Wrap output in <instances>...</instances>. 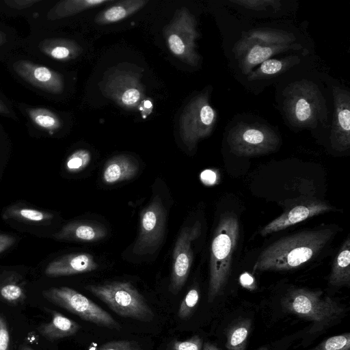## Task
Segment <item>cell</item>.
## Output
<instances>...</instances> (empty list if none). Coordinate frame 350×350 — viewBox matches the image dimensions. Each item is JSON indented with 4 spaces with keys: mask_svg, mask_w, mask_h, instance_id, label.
Segmentation results:
<instances>
[{
    "mask_svg": "<svg viewBox=\"0 0 350 350\" xmlns=\"http://www.w3.org/2000/svg\"><path fill=\"white\" fill-rule=\"evenodd\" d=\"M334 231L329 228L301 231L278 239L257 258L254 271L291 270L308 262L328 243Z\"/></svg>",
    "mask_w": 350,
    "mask_h": 350,
    "instance_id": "6da1fadb",
    "label": "cell"
},
{
    "mask_svg": "<svg viewBox=\"0 0 350 350\" xmlns=\"http://www.w3.org/2000/svg\"><path fill=\"white\" fill-rule=\"evenodd\" d=\"M239 235V223L234 213L221 215L211 245L208 301L220 295L230 275L232 258Z\"/></svg>",
    "mask_w": 350,
    "mask_h": 350,
    "instance_id": "7a4b0ae2",
    "label": "cell"
},
{
    "mask_svg": "<svg viewBox=\"0 0 350 350\" xmlns=\"http://www.w3.org/2000/svg\"><path fill=\"white\" fill-rule=\"evenodd\" d=\"M283 110L292 126L314 129L326 123V101L319 88L312 81L301 79L288 84L283 92Z\"/></svg>",
    "mask_w": 350,
    "mask_h": 350,
    "instance_id": "3957f363",
    "label": "cell"
},
{
    "mask_svg": "<svg viewBox=\"0 0 350 350\" xmlns=\"http://www.w3.org/2000/svg\"><path fill=\"white\" fill-rule=\"evenodd\" d=\"M284 310L313 323L311 333L323 330L336 322L345 313V308L330 297H323L321 291L307 288L289 290L282 299Z\"/></svg>",
    "mask_w": 350,
    "mask_h": 350,
    "instance_id": "277c9868",
    "label": "cell"
},
{
    "mask_svg": "<svg viewBox=\"0 0 350 350\" xmlns=\"http://www.w3.org/2000/svg\"><path fill=\"white\" fill-rule=\"evenodd\" d=\"M85 288L123 318L150 322L154 314L144 297L129 282L88 284Z\"/></svg>",
    "mask_w": 350,
    "mask_h": 350,
    "instance_id": "5b68a950",
    "label": "cell"
},
{
    "mask_svg": "<svg viewBox=\"0 0 350 350\" xmlns=\"http://www.w3.org/2000/svg\"><path fill=\"white\" fill-rule=\"evenodd\" d=\"M135 67L119 64L107 70L99 83L103 94L126 110L136 109L145 98V88L141 81L143 70Z\"/></svg>",
    "mask_w": 350,
    "mask_h": 350,
    "instance_id": "8992f818",
    "label": "cell"
},
{
    "mask_svg": "<svg viewBox=\"0 0 350 350\" xmlns=\"http://www.w3.org/2000/svg\"><path fill=\"white\" fill-rule=\"evenodd\" d=\"M230 151L239 157H255L273 152L281 139L271 127L259 123L239 122L228 132Z\"/></svg>",
    "mask_w": 350,
    "mask_h": 350,
    "instance_id": "52a82bcc",
    "label": "cell"
},
{
    "mask_svg": "<svg viewBox=\"0 0 350 350\" xmlns=\"http://www.w3.org/2000/svg\"><path fill=\"white\" fill-rule=\"evenodd\" d=\"M163 33L167 46L174 56L189 66H198L200 57L196 51V41L199 38L197 21L187 8L176 10Z\"/></svg>",
    "mask_w": 350,
    "mask_h": 350,
    "instance_id": "ba28073f",
    "label": "cell"
},
{
    "mask_svg": "<svg viewBox=\"0 0 350 350\" xmlns=\"http://www.w3.org/2000/svg\"><path fill=\"white\" fill-rule=\"evenodd\" d=\"M51 303L98 326L120 330L121 325L106 310L76 290L67 287H53L42 291Z\"/></svg>",
    "mask_w": 350,
    "mask_h": 350,
    "instance_id": "9c48e42d",
    "label": "cell"
},
{
    "mask_svg": "<svg viewBox=\"0 0 350 350\" xmlns=\"http://www.w3.org/2000/svg\"><path fill=\"white\" fill-rule=\"evenodd\" d=\"M217 113L209 103V92L194 96L186 105L180 118V135L183 143L193 149L202 139L213 131Z\"/></svg>",
    "mask_w": 350,
    "mask_h": 350,
    "instance_id": "30bf717a",
    "label": "cell"
},
{
    "mask_svg": "<svg viewBox=\"0 0 350 350\" xmlns=\"http://www.w3.org/2000/svg\"><path fill=\"white\" fill-rule=\"evenodd\" d=\"M165 211L159 196L140 214L139 230L133 253L145 255L154 253L160 246L165 232Z\"/></svg>",
    "mask_w": 350,
    "mask_h": 350,
    "instance_id": "8fae6325",
    "label": "cell"
},
{
    "mask_svg": "<svg viewBox=\"0 0 350 350\" xmlns=\"http://www.w3.org/2000/svg\"><path fill=\"white\" fill-rule=\"evenodd\" d=\"M200 232L201 224L196 221L192 226L183 228L176 241L169 287L174 295L180 291L187 281L193 260L191 244Z\"/></svg>",
    "mask_w": 350,
    "mask_h": 350,
    "instance_id": "7c38bea8",
    "label": "cell"
},
{
    "mask_svg": "<svg viewBox=\"0 0 350 350\" xmlns=\"http://www.w3.org/2000/svg\"><path fill=\"white\" fill-rule=\"evenodd\" d=\"M334 113L330 134L332 148L344 152L350 148V93L339 87H333Z\"/></svg>",
    "mask_w": 350,
    "mask_h": 350,
    "instance_id": "4fadbf2b",
    "label": "cell"
},
{
    "mask_svg": "<svg viewBox=\"0 0 350 350\" xmlns=\"http://www.w3.org/2000/svg\"><path fill=\"white\" fill-rule=\"evenodd\" d=\"M333 207L323 201L312 199L302 200L286 210L265 226L260 231L262 237L284 230L310 217L331 211Z\"/></svg>",
    "mask_w": 350,
    "mask_h": 350,
    "instance_id": "5bb4252c",
    "label": "cell"
},
{
    "mask_svg": "<svg viewBox=\"0 0 350 350\" xmlns=\"http://www.w3.org/2000/svg\"><path fill=\"white\" fill-rule=\"evenodd\" d=\"M13 68L22 79L36 87L53 94H60L64 90L62 76L46 66L20 60L13 64Z\"/></svg>",
    "mask_w": 350,
    "mask_h": 350,
    "instance_id": "9a60e30c",
    "label": "cell"
},
{
    "mask_svg": "<svg viewBox=\"0 0 350 350\" xmlns=\"http://www.w3.org/2000/svg\"><path fill=\"white\" fill-rule=\"evenodd\" d=\"M295 40L291 32L271 28L254 29L242 33L241 38L234 44L232 52L238 59L251 46L292 44Z\"/></svg>",
    "mask_w": 350,
    "mask_h": 350,
    "instance_id": "2e32d148",
    "label": "cell"
},
{
    "mask_svg": "<svg viewBox=\"0 0 350 350\" xmlns=\"http://www.w3.org/2000/svg\"><path fill=\"white\" fill-rule=\"evenodd\" d=\"M98 267L94 257L88 253L64 256L50 262L45 269L49 277H59L91 272Z\"/></svg>",
    "mask_w": 350,
    "mask_h": 350,
    "instance_id": "e0dca14e",
    "label": "cell"
},
{
    "mask_svg": "<svg viewBox=\"0 0 350 350\" xmlns=\"http://www.w3.org/2000/svg\"><path fill=\"white\" fill-rule=\"evenodd\" d=\"M299 44H256L250 46L238 59L239 66L243 74L248 75L258 64L269 59L273 55L290 50H299Z\"/></svg>",
    "mask_w": 350,
    "mask_h": 350,
    "instance_id": "ac0fdd59",
    "label": "cell"
},
{
    "mask_svg": "<svg viewBox=\"0 0 350 350\" xmlns=\"http://www.w3.org/2000/svg\"><path fill=\"white\" fill-rule=\"evenodd\" d=\"M139 170L137 161L131 155L112 157L105 165L103 179L106 184H115L133 178Z\"/></svg>",
    "mask_w": 350,
    "mask_h": 350,
    "instance_id": "d6986e66",
    "label": "cell"
},
{
    "mask_svg": "<svg viewBox=\"0 0 350 350\" xmlns=\"http://www.w3.org/2000/svg\"><path fill=\"white\" fill-rule=\"evenodd\" d=\"M49 322L40 324L37 330L47 340L53 342L75 335L81 329L76 321L56 310H51Z\"/></svg>",
    "mask_w": 350,
    "mask_h": 350,
    "instance_id": "ffe728a7",
    "label": "cell"
},
{
    "mask_svg": "<svg viewBox=\"0 0 350 350\" xmlns=\"http://www.w3.org/2000/svg\"><path fill=\"white\" fill-rule=\"evenodd\" d=\"M107 234V230L103 225L90 221H81L64 226L58 237L82 242H95L105 238Z\"/></svg>",
    "mask_w": 350,
    "mask_h": 350,
    "instance_id": "44dd1931",
    "label": "cell"
},
{
    "mask_svg": "<svg viewBox=\"0 0 350 350\" xmlns=\"http://www.w3.org/2000/svg\"><path fill=\"white\" fill-rule=\"evenodd\" d=\"M148 2V0L118 1L99 12L96 16L94 22L98 25H107L119 22L140 10Z\"/></svg>",
    "mask_w": 350,
    "mask_h": 350,
    "instance_id": "7402d4cb",
    "label": "cell"
},
{
    "mask_svg": "<svg viewBox=\"0 0 350 350\" xmlns=\"http://www.w3.org/2000/svg\"><path fill=\"white\" fill-rule=\"evenodd\" d=\"M39 49L43 53L59 61L74 59L83 51L75 41L63 38L44 40L40 43Z\"/></svg>",
    "mask_w": 350,
    "mask_h": 350,
    "instance_id": "603a6c76",
    "label": "cell"
},
{
    "mask_svg": "<svg viewBox=\"0 0 350 350\" xmlns=\"http://www.w3.org/2000/svg\"><path fill=\"white\" fill-rule=\"evenodd\" d=\"M334 286H349L350 284V239L348 237L335 257L329 278Z\"/></svg>",
    "mask_w": 350,
    "mask_h": 350,
    "instance_id": "cb8c5ba5",
    "label": "cell"
},
{
    "mask_svg": "<svg viewBox=\"0 0 350 350\" xmlns=\"http://www.w3.org/2000/svg\"><path fill=\"white\" fill-rule=\"evenodd\" d=\"M300 58L297 55H290L281 59H269L253 72L248 74L249 81L270 79L276 77L290 68L298 64Z\"/></svg>",
    "mask_w": 350,
    "mask_h": 350,
    "instance_id": "d4e9b609",
    "label": "cell"
},
{
    "mask_svg": "<svg viewBox=\"0 0 350 350\" xmlns=\"http://www.w3.org/2000/svg\"><path fill=\"white\" fill-rule=\"evenodd\" d=\"M109 2H113V1L67 0L59 1L50 11L49 18L54 20L68 17Z\"/></svg>",
    "mask_w": 350,
    "mask_h": 350,
    "instance_id": "484cf974",
    "label": "cell"
},
{
    "mask_svg": "<svg viewBox=\"0 0 350 350\" xmlns=\"http://www.w3.org/2000/svg\"><path fill=\"white\" fill-rule=\"evenodd\" d=\"M251 327L250 319H243L233 323L226 332V349L245 350Z\"/></svg>",
    "mask_w": 350,
    "mask_h": 350,
    "instance_id": "4316f807",
    "label": "cell"
},
{
    "mask_svg": "<svg viewBox=\"0 0 350 350\" xmlns=\"http://www.w3.org/2000/svg\"><path fill=\"white\" fill-rule=\"evenodd\" d=\"M27 113L36 125L49 132H53L61 127L62 122L59 117L49 109L31 108L28 109Z\"/></svg>",
    "mask_w": 350,
    "mask_h": 350,
    "instance_id": "83f0119b",
    "label": "cell"
},
{
    "mask_svg": "<svg viewBox=\"0 0 350 350\" xmlns=\"http://www.w3.org/2000/svg\"><path fill=\"white\" fill-rule=\"evenodd\" d=\"M26 295L21 285L13 281H5L0 284V299L9 304H21Z\"/></svg>",
    "mask_w": 350,
    "mask_h": 350,
    "instance_id": "f1b7e54d",
    "label": "cell"
},
{
    "mask_svg": "<svg viewBox=\"0 0 350 350\" xmlns=\"http://www.w3.org/2000/svg\"><path fill=\"white\" fill-rule=\"evenodd\" d=\"M90 161L91 153L88 150H77L68 157L66 168L70 172L77 173L85 169Z\"/></svg>",
    "mask_w": 350,
    "mask_h": 350,
    "instance_id": "f546056e",
    "label": "cell"
},
{
    "mask_svg": "<svg viewBox=\"0 0 350 350\" xmlns=\"http://www.w3.org/2000/svg\"><path fill=\"white\" fill-rule=\"evenodd\" d=\"M200 299L196 288H191L182 300L178 310V317L182 320L189 319L193 314Z\"/></svg>",
    "mask_w": 350,
    "mask_h": 350,
    "instance_id": "4dcf8cb0",
    "label": "cell"
},
{
    "mask_svg": "<svg viewBox=\"0 0 350 350\" xmlns=\"http://www.w3.org/2000/svg\"><path fill=\"white\" fill-rule=\"evenodd\" d=\"M314 350H350V334L334 336L327 338Z\"/></svg>",
    "mask_w": 350,
    "mask_h": 350,
    "instance_id": "1f68e13d",
    "label": "cell"
},
{
    "mask_svg": "<svg viewBox=\"0 0 350 350\" xmlns=\"http://www.w3.org/2000/svg\"><path fill=\"white\" fill-rule=\"evenodd\" d=\"M230 2L256 11L266 10L268 7L278 9L281 3L280 1L276 0H230Z\"/></svg>",
    "mask_w": 350,
    "mask_h": 350,
    "instance_id": "d6a6232c",
    "label": "cell"
},
{
    "mask_svg": "<svg viewBox=\"0 0 350 350\" xmlns=\"http://www.w3.org/2000/svg\"><path fill=\"white\" fill-rule=\"evenodd\" d=\"M202 338L198 335H193L184 340L176 339L172 340L167 350H202Z\"/></svg>",
    "mask_w": 350,
    "mask_h": 350,
    "instance_id": "836d02e7",
    "label": "cell"
},
{
    "mask_svg": "<svg viewBox=\"0 0 350 350\" xmlns=\"http://www.w3.org/2000/svg\"><path fill=\"white\" fill-rule=\"evenodd\" d=\"M98 350H142L134 340H116L103 344Z\"/></svg>",
    "mask_w": 350,
    "mask_h": 350,
    "instance_id": "e575fe53",
    "label": "cell"
},
{
    "mask_svg": "<svg viewBox=\"0 0 350 350\" xmlns=\"http://www.w3.org/2000/svg\"><path fill=\"white\" fill-rule=\"evenodd\" d=\"M17 215L24 219L35 222L41 221L51 217L48 214L40 211L28 208H23L17 210Z\"/></svg>",
    "mask_w": 350,
    "mask_h": 350,
    "instance_id": "d590c367",
    "label": "cell"
},
{
    "mask_svg": "<svg viewBox=\"0 0 350 350\" xmlns=\"http://www.w3.org/2000/svg\"><path fill=\"white\" fill-rule=\"evenodd\" d=\"M0 350H10V335L7 321L0 313Z\"/></svg>",
    "mask_w": 350,
    "mask_h": 350,
    "instance_id": "8d00e7d4",
    "label": "cell"
},
{
    "mask_svg": "<svg viewBox=\"0 0 350 350\" xmlns=\"http://www.w3.org/2000/svg\"><path fill=\"white\" fill-rule=\"evenodd\" d=\"M38 1V0H9L5 1V3L11 8L21 10L30 7Z\"/></svg>",
    "mask_w": 350,
    "mask_h": 350,
    "instance_id": "74e56055",
    "label": "cell"
},
{
    "mask_svg": "<svg viewBox=\"0 0 350 350\" xmlns=\"http://www.w3.org/2000/svg\"><path fill=\"white\" fill-rule=\"evenodd\" d=\"M14 242V237L0 234V253L10 247Z\"/></svg>",
    "mask_w": 350,
    "mask_h": 350,
    "instance_id": "f35d334b",
    "label": "cell"
},
{
    "mask_svg": "<svg viewBox=\"0 0 350 350\" xmlns=\"http://www.w3.org/2000/svg\"><path fill=\"white\" fill-rule=\"evenodd\" d=\"M201 179L206 184H213L216 179V176L214 172L206 170L202 173Z\"/></svg>",
    "mask_w": 350,
    "mask_h": 350,
    "instance_id": "ab89813d",
    "label": "cell"
},
{
    "mask_svg": "<svg viewBox=\"0 0 350 350\" xmlns=\"http://www.w3.org/2000/svg\"><path fill=\"white\" fill-rule=\"evenodd\" d=\"M240 280L242 284L245 286H250L253 284V278L248 273L243 274Z\"/></svg>",
    "mask_w": 350,
    "mask_h": 350,
    "instance_id": "60d3db41",
    "label": "cell"
},
{
    "mask_svg": "<svg viewBox=\"0 0 350 350\" xmlns=\"http://www.w3.org/2000/svg\"><path fill=\"white\" fill-rule=\"evenodd\" d=\"M202 350H220L215 345L211 342L203 344Z\"/></svg>",
    "mask_w": 350,
    "mask_h": 350,
    "instance_id": "b9f144b4",
    "label": "cell"
},
{
    "mask_svg": "<svg viewBox=\"0 0 350 350\" xmlns=\"http://www.w3.org/2000/svg\"><path fill=\"white\" fill-rule=\"evenodd\" d=\"M0 113H9L7 107L0 100Z\"/></svg>",
    "mask_w": 350,
    "mask_h": 350,
    "instance_id": "7bdbcfd3",
    "label": "cell"
},
{
    "mask_svg": "<svg viewBox=\"0 0 350 350\" xmlns=\"http://www.w3.org/2000/svg\"><path fill=\"white\" fill-rule=\"evenodd\" d=\"M18 350H34V349L28 345H23L20 347Z\"/></svg>",
    "mask_w": 350,
    "mask_h": 350,
    "instance_id": "ee69618b",
    "label": "cell"
},
{
    "mask_svg": "<svg viewBox=\"0 0 350 350\" xmlns=\"http://www.w3.org/2000/svg\"><path fill=\"white\" fill-rule=\"evenodd\" d=\"M5 42L3 34L0 31V45L3 44Z\"/></svg>",
    "mask_w": 350,
    "mask_h": 350,
    "instance_id": "f6af8a7d",
    "label": "cell"
},
{
    "mask_svg": "<svg viewBox=\"0 0 350 350\" xmlns=\"http://www.w3.org/2000/svg\"><path fill=\"white\" fill-rule=\"evenodd\" d=\"M260 350H267V349H265V348H262V349H260Z\"/></svg>",
    "mask_w": 350,
    "mask_h": 350,
    "instance_id": "bcb514c9",
    "label": "cell"
}]
</instances>
